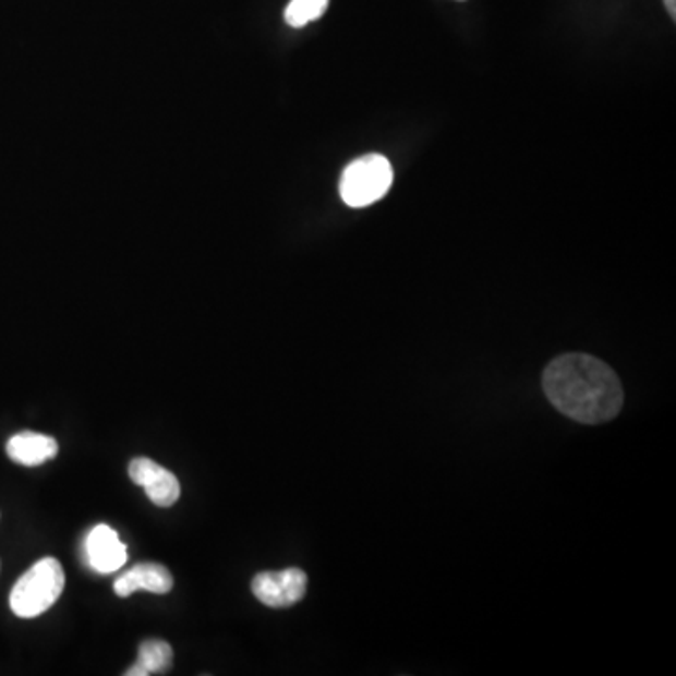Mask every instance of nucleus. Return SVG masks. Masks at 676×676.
Returning a JSON list of instances; mask_svg holds the SVG:
<instances>
[{"label":"nucleus","instance_id":"1","mask_svg":"<svg viewBox=\"0 0 676 676\" xmlns=\"http://www.w3.org/2000/svg\"><path fill=\"white\" fill-rule=\"evenodd\" d=\"M548 402L569 420L602 425L615 420L624 405V389L616 372L589 353H564L543 371Z\"/></svg>","mask_w":676,"mask_h":676},{"label":"nucleus","instance_id":"11","mask_svg":"<svg viewBox=\"0 0 676 676\" xmlns=\"http://www.w3.org/2000/svg\"><path fill=\"white\" fill-rule=\"evenodd\" d=\"M663 4H665V10L669 12L671 20H676V0H663Z\"/></svg>","mask_w":676,"mask_h":676},{"label":"nucleus","instance_id":"7","mask_svg":"<svg viewBox=\"0 0 676 676\" xmlns=\"http://www.w3.org/2000/svg\"><path fill=\"white\" fill-rule=\"evenodd\" d=\"M173 589V577L162 564H137L122 574L113 584V590L119 597H129L137 590H149L153 594H168Z\"/></svg>","mask_w":676,"mask_h":676},{"label":"nucleus","instance_id":"2","mask_svg":"<svg viewBox=\"0 0 676 676\" xmlns=\"http://www.w3.org/2000/svg\"><path fill=\"white\" fill-rule=\"evenodd\" d=\"M67 579L61 562L41 558L20 577L10 594V607L20 618H36L53 607L61 597Z\"/></svg>","mask_w":676,"mask_h":676},{"label":"nucleus","instance_id":"8","mask_svg":"<svg viewBox=\"0 0 676 676\" xmlns=\"http://www.w3.org/2000/svg\"><path fill=\"white\" fill-rule=\"evenodd\" d=\"M7 454L10 459L23 467H40L59 454V444L48 434L25 431L8 439Z\"/></svg>","mask_w":676,"mask_h":676},{"label":"nucleus","instance_id":"9","mask_svg":"<svg viewBox=\"0 0 676 676\" xmlns=\"http://www.w3.org/2000/svg\"><path fill=\"white\" fill-rule=\"evenodd\" d=\"M173 650L168 642L160 639H149L140 644L137 663L126 671V676L162 675L171 667Z\"/></svg>","mask_w":676,"mask_h":676},{"label":"nucleus","instance_id":"3","mask_svg":"<svg viewBox=\"0 0 676 676\" xmlns=\"http://www.w3.org/2000/svg\"><path fill=\"white\" fill-rule=\"evenodd\" d=\"M393 184V166L384 155H363L348 164L340 177V197L346 205L361 209L386 196Z\"/></svg>","mask_w":676,"mask_h":676},{"label":"nucleus","instance_id":"10","mask_svg":"<svg viewBox=\"0 0 676 676\" xmlns=\"http://www.w3.org/2000/svg\"><path fill=\"white\" fill-rule=\"evenodd\" d=\"M327 4L329 0H291L285 12L286 23L290 27H304L312 21L319 20L325 14Z\"/></svg>","mask_w":676,"mask_h":676},{"label":"nucleus","instance_id":"5","mask_svg":"<svg viewBox=\"0 0 676 676\" xmlns=\"http://www.w3.org/2000/svg\"><path fill=\"white\" fill-rule=\"evenodd\" d=\"M129 473L130 480L134 481L135 485L145 488V493L155 506H173L181 496L179 480L169 470L156 464L155 460L147 459V457L134 459L130 462Z\"/></svg>","mask_w":676,"mask_h":676},{"label":"nucleus","instance_id":"4","mask_svg":"<svg viewBox=\"0 0 676 676\" xmlns=\"http://www.w3.org/2000/svg\"><path fill=\"white\" fill-rule=\"evenodd\" d=\"M306 584H309V577L303 569L264 571L254 577L252 592L267 607L286 608L303 600L306 594Z\"/></svg>","mask_w":676,"mask_h":676},{"label":"nucleus","instance_id":"6","mask_svg":"<svg viewBox=\"0 0 676 676\" xmlns=\"http://www.w3.org/2000/svg\"><path fill=\"white\" fill-rule=\"evenodd\" d=\"M88 564L90 568L101 575L113 574L117 569H121L126 560V545L119 540L116 530L109 528L108 524H98L90 530L87 535Z\"/></svg>","mask_w":676,"mask_h":676}]
</instances>
